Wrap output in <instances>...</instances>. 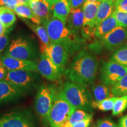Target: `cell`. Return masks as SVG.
Returning <instances> with one entry per match:
<instances>
[{"instance_id": "obj_1", "label": "cell", "mask_w": 127, "mask_h": 127, "mask_svg": "<svg viewBox=\"0 0 127 127\" xmlns=\"http://www.w3.org/2000/svg\"><path fill=\"white\" fill-rule=\"evenodd\" d=\"M97 69L96 58L89 52L82 51L73 59L66 74L70 81L87 87L94 82Z\"/></svg>"}, {"instance_id": "obj_2", "label": "cell", "mask_w": 127, "mask_h": 127, "mask_svg": "<svg viewBox=\"0 0 127 127\" xmlns=\"http://www.w3.org/2000/svg\"><path fill=\"white\" fill-rule=\"evenodd\" d=\"M42 24L47 30L51 43L62 44L69 53L78 48L79 39L77 34L72 32L62 21L52 16Z\"/></svg>"}, {"instance_id": "obj_3", "label": "cell", "mask_w": 127, "mask_h": 127, "mask_svg": "<svg viewBox=\"0 0 127 127\" xmlns=\"http://www.w3.org/2000/svg\"><path fill=\"white\" fill-rule=\"evenodd\" d=\"M61 91L66 100L76 109L92 112V95L87 87L69 81L64 83Z\"/></svg>"}, {"instance_id": "obj_4", "label": "cell", "mask_w": 127, "mask_h": 127, "mask_svg": "<svg viewBox=\"0 0 127 127\" xmlns=\"http://www.w3.org/2000/svg\"><path fill=\"white\" fill-rule=\"evenodd\" d=\"M77 110L66 100L63 92L58 91L48 118L50 127H61Z\"/></svg>"}, {"instance_id": "obj_5", "label": "cell", "mask_w": 127, "mask_h": 127, "mask_svg": "<svg viewBox=\"0 0 127 127\" xmlns=\"http://www.w3.org/2000/svg\"><path fill=\"white\" fill-rule=\"evenodd\" d=\"M58 91L54 85L44 84L38 89L35 100V109L38 115L45 123Z\"/></svg>"}, {"instance_id": "obj_6", "label": "cell", "mask_w": 127, "mask_h": 127, "mask_svg": "<svg viewBox=\"0 0 127 127\" xmlns=\"http://www.w3.org/2000/svg\"><path fill=\"white\" fill-rule=\"evenodd\" d=\"M36 72L24 70H7L4 80L9 82L24 95L32 91L38 81Z\"/></svg>"}, {"instance_id": "obj_7", "label": "cell", "mask_w": 127, "mask_h": 127, "mask_svg": "<svg viewBox=\"0 0 127 127\" xmlns=\"http://www.w3.org/2000/svg\"><path fill=\"white\" fill-rule=\"evenodd\" d=\"M4 55L20 60L34 61L38 53L36 47L31 41L20 37L11 41Z\"/></svg>"}, {"instance_id": "obj_8", "label": "cell", "mask_w": 127, "mask_h": 127, "mask_svg": "<svg viewBox=\"0 0 127 127\" xmlns=\"http://www.w3.org/2000/svg\"><path fill=\"white\" fill-rule=\"evenodd\" d=\"M0 127H36L28 111H15L0 117Z\"/></svg>"}, {"instance_id": "obj_9", "label": "cell", "mask_w": 127, "mask_h": 127, "mask_svg": "<svg viewBox=\"0 0 127 127\" xmlns=\"http://www.w3.org/2000/svg\"><path fill=\"white\" fill-rule=\"evenodd\" d=\"M127 74V67L113 61L104 63L101 68V79L103 83L113 86Z\"/></svg>"}, {"instance_id": "obj_10", "label": "cell", "mask_w": 127, "mask_h": 127, "mask_svg": "<svg viewBox=\"0 0 127 127\" xmlns=\"http://www.w3.org/2000/svg\"><path fill=\"white\" fill-rule=\"evenodd\" d=\"M42 54L47 55L62 72L68 62L69 52L62 44L51 43Z\"/></svg>"}, {"instance_id": "obj_11", "label": "cell", "mask_w": 127, "mask_h": 127, "mask_svg": "<svg viewBox=\"0 0 127 127\" xmlns=\"http://www.w3.org/2000/svg\"><path fill=\"white\" fill-rule=\"evenodd\" d=\"M127 39V27H117L102 38L103 45L108 50L115 51Z\"/></svg>"}, {"instance_id": "obj_12", "label": "cell", "mask_w": 127, "mask_h": 127, "mask_svg": "<svg viewBox=\"0 0 127 127\" xmlns=\"http://www.w3.org/2000/svg\"><path fill=\"white\" fill-rule=\"evenodd\" d=\"M37 70L42 77L50 81H58L61 79V71L43 54H41L37 63Z\"/></svg>"}, {"instance_id": "obj_13", "label": "cell", "mask_w": 127, "mask_h": 127, "mask_svg": "<svg viewBox=\"0 0 127 127\" xmlns=\"http://www.w3.org/2000/svg\"><path fill=\"white\" fill-rule=\"evenodd\" d=\"M3 65L7 70H24L38 72L37 63L31 60H24L4 55L0 58Z\"/></svg>"}, {"instance_id": "obj_14", "label": "cell", "mask_w": 127, "mask_h": 127, "mask_svg": "<svg viewBox=\"0 0 127 127\" xmlns=\"http://www.w3.org/2000/svg\"><path fill=\"white\" fill-rule=\"evenodd\" d=\"M23 95L21 92L5 80L0 81V104L18 99Z\"/></svg>"}, {"instance_id": "obj_15", "label": "cell", "mask_w": 127, "mask_h": 127, "mask_svg": "<svg viewBox=\"0 0 127 127\" xmlns=\"http://www.w3.org/2000/svg\"><path fill=\"white\" fill-rule=\"evenodd\" d=\"M100 4L101 2L99 1L95 2L85 1L82 7L84 16V25L82 27L89 28L95 31V20Z\"/></svg>"}, {"instance_id": "obj_16", "label": "cell", "mask_w": 127, "mask_h": 127, "mask_svg": "<svg viewBox=\"0 0 127 127\" xmlns=\"http://www.w3.org/2000/svg\"><path fill=\"white\" fill-rule=\"evenodd\" d=\"M35 15L40 20L41 23L51 17L52 9L47 0H34L28 2Z\"/></svg>"}, {"instance_id": "obj_17", "label": "cell", "mask_w": 127, "mask_h": 127, "mask_svg": "<svg viewBox=\"0 0 127 127\" xmlns=\"http://www.w3.org/2000/svg\"><path fill=\"white\" fill-rule=\"evenodd\" d=\"M84 16L81 8L71 9L67 20L68 28L72 32L77 34L82 29L84 25Z\"/></svg>"}, {"instance_id": "obj_18", "label": "cell", "mask_w": 127, "mask_h": 127, "mask_svg": "<svg viewBox=\"0 0 127 127\" xmlns=\"http://www.w3.org/2000/svg\"><path fill=\"white\" fill-rule=\"evenodd\" d=\"M118 26L117 21L114 16L111 15L106 18L105 20L102 21L96 25L95 28L94 35L96 37L102 38L104 35L113 30L114 28Z\"/></svg>"}, {"instance_id": "obj_19", "label": "cell", "mask_w": 127, "mask_h": 127, "mask_svg": "<svg viewBox=\"0 0 127 127\" xmlns=\"http://www.w3.org/2000/svg\"><path fill=\"white\" fill-rule=\"evenodd\" d=\"M53 17L66 24L68 16L71 12V6L68 0H60L52 8Z\"/></svg>"}, {"instance_id": "obj_20", "label": "cell", "mask_w": 127, "mask_h": 127, "mask_svg": "<svg viewBox=\"0 0 127 127\" xmlns=\"http://www.w3.org/2000/svg\"><path fill=\"white\" fill-rule=\"evenodd\" d=\"M14 10L17 15H18L21 18L28 19L31 20L33 23L37 25H39L41 23L40 20L35 15L32 11L28 3L18 5Z\"/></svg>"}, {"instance_id": "obj_21", "label": "cell", "mask_w": 127, "mask_h": 127, "mask_svg": "<svg viewBox=\"0 0 127 127\" xmlns=\"http://www.w3.org/2000/svg\"><path fill=\"white\" fill-rule=\"evenodd\" d=\"M93 95L95 101H100L107 98L112 97L111 88L105 84H99L92 87Z\"/></svg>"}, {"instance_id": "obj_22", "label": "cell", "mask_w": 127, "mask_h": 127, "mask_svg": "<svg viewBox=\"0 0 127 127\" xmlns=\"http://www.w3.org/2000/svg\"><path fill=\"white\" fill-rule=\"evenodd\" d=\"M114 2L111 1L101 2L98 7L97 14L95 20V26L99 24L102 21L105 20L111 15L113 12Z\"/></svg>"}, {"instance_id": "obj_23", "label": "cell", "mask_w": 127, "mask_h": 127, "mask_svg": "<svg viewBox=\"0 0 127 127\" xmlns=\"http://www.w3.org/2000/svg\"><path fill=\"white\" fill-rule=\"evenodd\" d=\"M30 27L40 41L41 52H44L51 44L47 30L44 26L37 24H31Z\"/></svg>"}, {"instance_id": "obj_24", "label": "cell", "mask_w": 127, "mask_h": 127, "mask_svg": "<svg viewBox=\"0 0 127 127\" xmlns=\"http://www.w3.org/2000/svg\"><path fill=\"white\" fill-rule=\"evenodd\" d=\"M16 16L12 9L7 7H0V22L5 29H8L14 24Z\"/></svg>"}, {"instance_id": "obj_25", "label": "cell", "mask_w": 127, "mask_h": 127, "mask_svg": "<svg viewBox=\"0 0 127 127\" xmlns=\"http://www.w3.org/2000/svg\"><path fill=\"white\" fill-rule=\"evenodd\" d=\"M110 61L127 67V44L117 49L111 55Z\"/></svg>"}, {"instance_id": "obj_26", "label": "cell", "mask_w": 127, "mask_h": 127, "mask_svg": "<svg viewBox=\"0 0 127 127\" xmlns=\"http://www.w3.org/2000/svg\"><path fill=\"white\" fill-rule=\"evenodd\" d=\"M117 98V97L116 96H112L100 101L94 100L92 102L91 107L93 108L98 109L102 111L112 110Z\"/></svg>"}, {"instance_id": "obj_27", "label": "cell", "mask_w": 127, "mask_h": 127, "mask_svg": "<svg viewBox=\"0 0 127 127\" xmlns=\"http://www.w3.org/2000/svg\"><path fill=\"white\" fill-rule=\"evenodd\" d=\"M92 114H89L86 111L81 110V109H77L73 113L69 119L66 121L61 127H72L74 124L78 123L83 120H85L91 115Z\"/></svg>"}, {"instance_id": "obj_28", "label": "cell", "mask_w": 127, "mask_h": 127, "mask_svg": "<svg viewBox=\"0 0 127 127\" xmlns=\"http://www.w3.org/2000/svg\"><path fill=\"white\" fill-rule=\"evenodd\" d=\"M113 96L120 97L127 95V74L111 87Z\"/></svg>"}, {"instance_id": "obj_29", "label": "cell", "mask_w": 127, "mask_h": 127, "mask_svg": "<svg viewBox=\"0 0 127 127\" xmlns=\"http://www.w3.org/2000/svg\"><path fill=\"white\" fill-rule=\"evenodd\" d=\"M127 108V95L120 97H117L112 109V115L114 116L120 115L123 113Z\"/></svg>"}, {"instance_id": "obj_30", "label": "cell", "mask_w": 127, "mask_h": 127, "mask_svg": "<svg viewBox=\"0 0 127 127\" xmlns=\"http://www.w3.org/2000/svg\"><path fill=\"white\" fill-rule=\"evenodd\" d=\"M112 15L117 21L118 26L127 27V12L114 10Z\"/></svg>"}, {"instance_id": "obj_31", "label": "cell", "mask_w": 127, "mask_h": 127, "mask_svg": "<svg viewBox=\"0 0 127 127\" xmlns=\"http://www.w3.org/2000/svg\"><path fill=\"white\" fill-rule=\"evenodd\" d=\"M96 127H119L114 122L109 119H102L97 121Z\"/></svg>"}, {"instance_id": "obj_32", "label": "cell", "mask_w": 127, "mask_h": 127, "mask_svg": "<svg viewBox=\"0 0 127 127\" xmlns=\"http://www.w3.org/2000/svg\"><path fill=\"white\" fill-rule=\"evenodd\" d=\"M115 10L127 12V0H117L114 2Z\"/></svg>"}, {"instance_id": "obj_33", "label": "cell", "mask_w": 127, "mask_h": 127, "mask_svg": "<svg viewBox=\"0 0 127 127\" xmlns=\"http://www.w3.org/2000/svg\"><path fill=\"white\" fill-rule=\"evenodd\" d=\"M93 114H92L91 115H90V117L85 120L80 121L74 124L72 127H89L91 125L92 120H93Z\"/></svg>"}, {"instance_id": "obj_34", "label": "cell", "mask_w": 127, "mask_h": 127, "mask_svg": "<svg viewBox=\"0 0 127 127\" xmlns=\"http://www.w3.org/2000/svg\"><path fill=\"white\" fill-rule=\"evenodd\" d=\"M8 36L7 35L5 32L4 34H2V35L0 36V55H1V52L7 47V44L8 43Z\"/></svg>"}, {"instance_id": "obj_35", "label": "cell", "mask_w": 127, "mask_h": 127, "mask_svg": "<svg viewBox=\"0 0 127 127\" xmlns=\"http://www.w3.org/2000/svg\"><path fill=\"white\" fill-rule=\"evenodd\" d=\"M68 1L70 4L71 9H74L80 7L84 2H85L86 0H68Z\"/></svg>"}, {"instance_id": "obj_36", "label": "cell", "mask_w": 127, "mask_h": 127, "mask_svg": "<svg viewBox=\"0 0 127 127\" xmlns=\"http://www.w3.org/2000/svg\"><path fill=\"white\" fill-rule=\"evenodd\" d=\"M4 5L11 9H14L17 7V0H2Z\"/></svg>"}, {"instance_id": "obj_37", "label": "cell", "mask_w": 127, "mask_h": 127, "mask_svg": "<svg viewBox=\"0 0 127 127\" xmlns=\"http://www.w3.org/2000/svg\"><path fill=\"white\" fill-rule=\"evenodd\" d=\"M7 69L4 67L2 63H1V60H0V81L4 80L6 74H7Z\"/></svg>"}, {"instance_id": "obj_38", "label": "cell", "mask_w": 127, "mask_h": 127, "mask_svg": "<svg viewBox=\"0 0 127 127\" xmlns=\"http://www.w3.org/2000/svg\"><path fill=\"white\" fill-rule=\"evenodd\" d=\"M119 127H127V115L124 116L119 121Z\"/></svg>"}, {"instance_id": "obj_39", "label": "cell", "mask_w": 127, "mask_h": 127, "mask_svg": "<svg viewBox=\"0 0 127 127\" xmlns=\"http://www.w3.org/2000/svg\"><path fill=\"white\" fill-rule=\"evenodd\" d=\"M59 1H60V0H47V2H48L49 4H50L52 10V8H53L54 6V5L56 4L57 2H58Z\"/></svg>"}, {"instance_id": "obj_40", "label": "cell", "mask_w": 127, "mask_h": 127, "mask_svg": "<svg viewBox=\"0 0 127 127\" xmlns=\"http://www.w3.org/2000/svg\"><path fill=\"white\" fill-rule=\"evenodd\" d=\"M5 32V28L4 27L2 24L0 22V36L4 34Z\"/></svg>"}, {"instance_id": "obj_41", "label": "cell", "mask_w": 127, "mask_h": 127, "mask_svg": "<svg viewBox=\"0 0 127 127\" xmlns=\"http://www.w3.org/2000/svg\"><path fill=\"white\" fill-rule=\"evenodd\" d=\"M28 0H17V4H18V5L28 4Z\"/></svg>"}, {"instance_id": "obj_42", "label": "cell", "mask_w": 127, "mask_h": 127, "mask_svg": "<svg viewBox=\"0 0 127 127\" xmlns=\"http://www.w3.org/2000/svg\"><path fill=\"white\" fill-rule=\"evenodd\" d=\"M100 2H105V1H111V2H115L117 0H98Z\"/></svg>"}, {"instance_id": "obj_43", "label": "cell", "mask_w": 127, "mask_h": 127, "mask_svg": "<svg viewBox=\"0 0 127 127\" xmlns=\"http://www.w3.org/2000/svg\"><path fill=\"white\" fill-rule=\"evenodd\" d=\"M98 0H86V1H88V2H97Z\"/></svg>"}, {"instance_id": "obj_44", "label": "cell", "mask_w": 127, "mask_h": 127, "mask_svg": "<svg viewBox=\"0 0 127 127\" xmlns=\"http://www.w3.org/2000/svg\"><path fill=\"white\" fill-rule=\"evenodd\" d=\"M0 5H4V3H3L2 0H0Z\"/></svg>"}, {"instance_id": "obj_45", "label": "cell", "mask_w": 127, "mask_h": 127, "mask_svg": "<svg viewBox=\"0 0 127 127\" xmlns=\"http://www.w3.org/2000/svg\"><path fill=\"white\" fill-rule=\"evenodd\" d=\"M34 1V0H28V2H31V1Z\"/></svg>"}]
</instances>
